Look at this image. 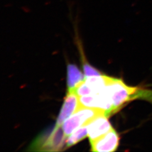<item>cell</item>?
<instances>
[{"mask_svg":"<svg viewBox=\"0 0 152 152\" xmlns=\"http://www.w3.org/2000/svg\"><path fill=\"white\" fill-rule=\"evenodd\" d=\"M139 90L137 87L127 86L120 79L109 77L105 90L110 98L114 113L118 111L125 104L137 98Z\"/></svg>","mask_w":152,"mask_h":152,"instance_id":"6da1fadb","label":"cell"},{"mask_svg":"<svg viewBox=\"0 0 152 152\" xmlns=\"http://www.w3.org/2000/svg\"><path fill=\"white\" fill-rule=\"evenodd\" d=\"M101 114L105 113L99 109L80 107L61 125L65 135L68 137L74 131L83 126L87 125L91 120Z\"/></svg>","mask_w":152,"mask_h":152,"instance_id":"7a4b0ae2","label":"cell"},{"mask_svg":"<svg viewBox=\"0 0 152 152\" xmlns=\"http://www.w3.org/2000/svg\"><path fill=\"white\" fill-rule=\"evenodd\" d=\"M120 137L113 129L98 139L90 142L91 151L111 152L115 151L119 145Z\"/></svg>","mask_w":152,"mask_h":152,"instance_id":"3957f363","label":"cell"},{"mask_svg":"<svg viewBox=\"0 0 152 152\" xmlns=\"http://www.w3.org/2000/svg\"><path fill=\"white\" fill-rule=\"evenodd\" d=\"M108 118V117L104 114H99L87 124L90 142L98 139L113 129Z\"/></svg>","mask_w":152,"mask_h":152,"instance_id":"277c9868","label":"cell"},{"mask_svg":"<svg viewBox=\"0 0 152 152\" xmlns=\"http://www.w3.org/2000/svg\"><path fill=\"white\" fill-rule=\"evenodd\" d=\"M80 107L79 97L74 90H68L59 114L57 117L56 125L61 126L65 120L75 113Z\"/></svg>","mask_w":152,"mask_h":152,"instance_id":"5b68a950","label":"cell"},{"mask_svg":"<svg viewBox=\"0 0 152 152\" xmlns=\"http://www.w3.org/2000/svg\"><path fill=\"white\" fill-rule=\"evenodd\" d=\"M66 136L61 126L55 125L54 130L44 145L42 152H59L66 148Z\"/></svg>","mask_w":152,"mask_h":152,"instance_id":"8992f818","label":"cell"},{"mask_svg":"<svg viewBox=\"0 0 152 152\" xmlns=\"http://www.w3.org/2000/svg\"><path fill=\"white\" fill-rule=\"evenodd\" d=\"M81 71L73 64H69L67 65V78L66 83L68 90H73L78 85L85 80Z\"/></svg>","mask_w":152,"mask_h":152,"instance_id":"52a82bcc","label":"cell"},{"mask_svg":"<svg viewBox=\"0 0 152 152\" xmlns=\"http://www.w3.org/2000/svg\"><path fill=\"white\" fill-rule=\"evenodd\" d=\"M109 77L104 75L87 77H85V81L91 89L92 94H96L102 91L105 88Z\"/></svg>","mask_w":152,"mask_h":152,"instance_id":"ba28073f","label":"cell"},{"mask_svg":"<svg viewBox=\"0 0 152 152\" xmlns=\"http://www.w3.org/2000/svg\"><path fill=\"white\" fill-rule=\"evenodd\" d=\"M54 126L50 127L49 129L44 130L39 134L29 145L28 151H41L42 148L46 142L49 136L54 130Z\"/></svg>","mask_w":152,"mask_h":152,"instance_id":"9c48e42d","label":"cell"},{"mask_svg":"<svg viewBox=\"0 0 152 152\" xmlns=\"http://www.w3.org/2000/svg\"><path fill=\"white\" fill-rule=\"evenodd\" d=\"M88 136L87 125L83 126L74 131L67 137L66 140V148L72 147Z\"/></svg>","mask_w":152,"mask_h":152,"instance_id":"30bf717a","label":"cell"},{"mask_svg":"<svg viewBox=\"0 0 152 152\" xmlns=\"http://www.w3.org/2000/svg\"><path fill=\"white\" fill-rule=\"evenodd\" d=\"M73 90L78 97L88 95L92 94L91 89L85 82V80L78 85Z\"/></svg>","mask_w":152,"mask_h":152,"instance_id":"8fae6325","label":"cell"},{"mask_svg":"<svg viewBox=\"0 0 152 152\" xmlns=\"http://www.w3.org/2000/svg\"><path fill=\"white\" fill-rule=\"evenodd\" d=\"M83 69L85 77H91V76H100L102 75L101 72L96 69L92 67L86 62H84L83 64Z\"/></svg>","mask_w":152,"mask_h":152,"instance_id":"7c38bea8","label":"cell"}]
</instances>
